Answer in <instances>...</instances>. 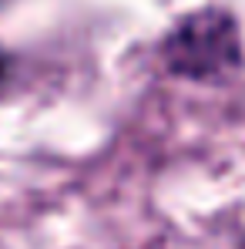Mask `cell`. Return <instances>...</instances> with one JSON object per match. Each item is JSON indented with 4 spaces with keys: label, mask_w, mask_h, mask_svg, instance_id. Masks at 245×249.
<instances>
[{
    "label": "cell",
    "mask_w": 245,
    "mask_h": 249,
    "mask_svg": "<svg viewBox=\"0 0 245 249\" xmlns=\"http://www.w3.org/2000/svg\"><path fill=\"white\" fill-rule=\"evenodd\" d=\"M242 57L239 24L222 7H205L188 14L164 41V61L175 74L185 78H215L235 68Z\"/></svg>",
    "instance_id": "obj_1"
},
{
    "label": "cell",
    "mask_w": 245,
    "mask_h": 249,
    "mask_svg": "<svg viewBox=\"0 0 245 249\" xmlns=\"http://www.w3.org/2000/svg\"><path fill=\"white\" fill-rule=\"evenodd\" d=\"M3 68H7V61H3V54H0V78H3Z\"/></svg>",
    "instance_id": "obj_2"
}]
</instances>
